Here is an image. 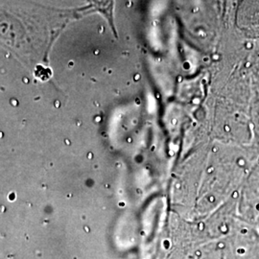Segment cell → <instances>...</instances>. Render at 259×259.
<instances>
[{
    "instance_id": "obj_3",
    "label": "cell",
    "mask_w": 259,
    "mask_h": 259,
    "mask_svg": "<svg viewBox=\"0 0 259 259\" xmlns=\"http://www.w3.org/2000/svg\"><path fill=\"white\" fill-rule=\"evenodd\" d=\"M255 222H256V225H257V228H256V229H257V230H258V232H259V218H258V219H257V220H256V221H255Z\"/></svg>"
},
{
    "instance_id": "obj_1",
    "label": "cell",
    "mask_w": 259,
    "mask_h": 259,
    "mask_svg": "<svg viewBox=\"0 0 259 259\" xmlns=\"http://www.w3.org/2000/svg\"><path fill=\"white\" fill-rule=\"evenodd\" d=\"M242 212L247 220L255 222L259 218V162L247 178L242 192Z\"/></svg>"
},
{
    "instance_id": "obj_2",
    "label": "cell",
    "mask_w": 259,
    "mask_h": 259,
    "mask_svg": "<svg viewBox=\"0 0 259 259\" xmlns=\"http://www.w3.org/2000/svg\"><path fill=\"white\" fill-rule=\"evenodd\" d=\"M93 6L96 10H98L100 13L106 17V19L109 20L111 28L113 31H115V28L113 25V4L114 0H92Z\"/></svg>"
}]
</instances>
